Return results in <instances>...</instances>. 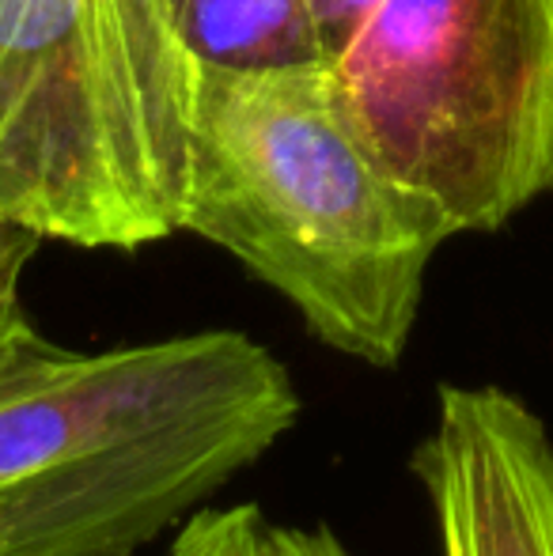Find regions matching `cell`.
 <instances>
[{"mask_svg":"<svg viewBox=\"0 0 553 556\" xmlns=\"http://www.w3.org/2000/svg\"><path fill=\"white\" fill-rule=\"evenodd\" d=\"M376 4L379 0H307L326 61H334L345 50L349 38L356 35V27L376 12Z\"/></svg>","mask_w":553,"mask_h":556,"instance_id":"ba28073f","label":"cell"},{"mask_svg":"<svg viewBox=\"0 0 553 556\" xmlns=\"http://www.w3.org/2000/svg\"><path fill=\"white\" fill-rule=\"evenodd\" d=\"M330 65L368 148L451 235L553 193V0H379Z\"/></svg>","mask_w":553,"mask_h":556,"instance_id":"277c9868","label":"cell"},{"mask_svg":"<svg viewBox=\"0 0 553 556\" xmlns=\"http://www.w3.org/2000/svg\"><path fill=\"white\" fill-rule=\"evenodd\" d=\"M440 556H553V432L497 382H443L410 454Z\"/></svg>","mask_w":553,"mask_h":556,"instance_id":"5b68a950","label":"cell"},{"mask_svg":"<svg viewBox=\"0 0 553 556\" xmlns=\"http://www.w3.org/2000/svg\"><path fill=\"white\" fill-rule=\"evenodd\" d=\"M198 65L277 68L326 61L307 0H167Z\"/></svg>","mask_w":553,"mask_h":556,"instance_id":"8992f818","label":"cell"},{"mask_svg":"<svg viewBox=\"0 0 553 556\" xmlns=\"http://www.w3.org/2000/svg\"><path fill=\"white\" fill-rule=\"evenodd\" d=\"M178 224L285 295L315 341L384 371L451 239L361 137L330 61L198 65Z\"/></svg>","mask_w":553,"mask_h":556,"instance_id":"7a4b0ae2","label":"cell"},{"mask_svg":"<svg viewBox=\"0 0 553 556\" xmlns=\"http://www.w3.org/2000/svg\"><path fill=\"white\" fill-rule=\"evenodd\" d=\"M285 359L239 330L0 367V556H137L296 428Z\"/></svg>","mask_w":553,"mask_h":556,"instance_id":"6da1fadb","label":"cell"},{"mask_svg":"<svg viewBox=\"0 0 553 556\" xmlns=\"http://www.w3.org/2000/svg\"><path fill=\"white\" fill-rule=\"evenodd\" d=\"M38 333H42V330L30 323V315L23 311L20 300H4V303H0V367H4L8 359H12L15 352L23 349V344L35 341Z\"/></svg>","mask_w":553,"mask_h":556,"instance_id":"8fae6325","label":"cell"},{"mask_svg":"<svg viewBox=\"0 0 553 556\" xmlns=\"http://www.w3.org/2000/svg\"><path fill=\"white\" fill-rule=\"evenodd\" d=\"M259 556H353V549H349L330 527H288V522H266Z\"/></svg>","mask_w":553,"mask_h":556,"instance_id":"9c48e42d","label":"cell"},{"mask_svg":"<svg viewBox=\"0 0 553 556\" xmlns=\"http://www.w3.org/2000/svg\"><path fill=\"white\" fill-rule=\"evenodd\" d=\"M38 247H42L38 235L0 220V303L20 300V280L27 273V265L35 262Z\"/></svg>","mask_w":553,"mask_h":556,"instance_id":"30bf717a","label":"cell"},{"mask_svg":"<svg viewBox=\"0 0 553 556\" xmlns=\"http://www.w3.org/2000/svg\"><path fill=\"white\" fill-rule=\"evenodd\" d=\"M266 522L259 504H209L178 527L167 556H259Z\"/></svg>","mask_w":553,"mask_h":556,"instance_id":"52a82bcc","label":"cell"},{"mask_svg":"<svg viewBox=\"0 0 553 556\" xmlns=\"http://www.w3.org/2000/svg\"><path fill=\"white\" fill-rule=\"evenodd\" d=\"M193 88L167 0H0V220L80 250L183 231Z\"/></svg>","mask_w":553,"mask_h":556,"instance_id":"3957f363","label":"cell"}]
</instances>
